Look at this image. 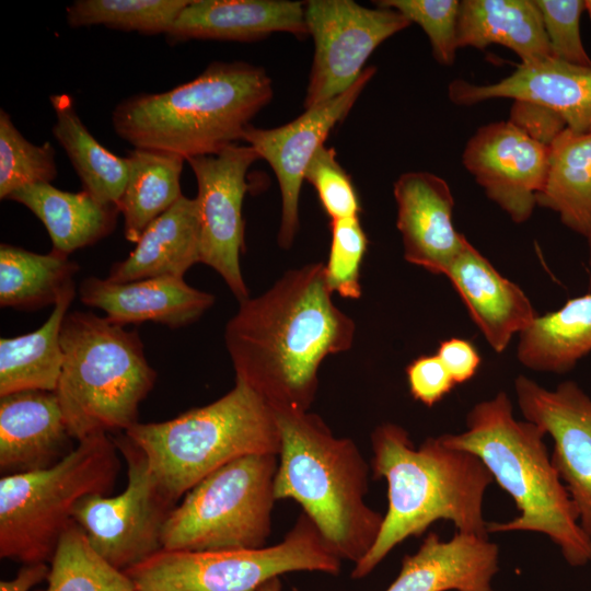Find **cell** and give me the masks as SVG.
Wrapping results in <instances>:
<instances>
[{
  "label": "cell",
  "mask_w": 591,
  "mask_h": 591,
  "mask_svg": "<svg viewBox=\"0 0 591 591\" xmlns=\"http://www.w3.org/2000/svg\"><path fill=\"white\" fill-rule=\"evenodd\" d=\"M332 242L325 276L329 290L346 299L361 296L360 267L368 239L359 217L331 221Z\"/></svg>",
  "instance_id": "obj_37"
},
{
  "label": "cell",
  "mask_w": 591,
  "mask_h": 591,
  "mask_svg": "<svg viewBox=\"0 0 591 591\" xmlns=\"http://www.w3.org/2000/svg\"><path fill=\"white\" fill-rule=\"evenodd\" d=\"M8 199L30 209L45 225L53 251L65 255L109 235L120 213L117 206L102 204L83 189L65 192L50 183L25 186Z\"/></svg>",
  "instance_id": "obj_26"
},
{
  "label": "cell",
  "mask_w": 591,
  "mask_h": 591,
  "mask_svg": "<svg viewBox=\"0 0 591 591\" xmlns=\"http://www.w3.org/2000/svg\"><path fill=\"white\" fill-rule=\"evenodd\" d=\"M113 438L127 463V486L114 497H84L72 519L92 548L125 571L163 548L162 532L177 503L159 484L144 452L125 432Z\"/></svg>",
  "instance_id": "obj_11"
},
{
  "label": "cell",
  "mask_w": 591,
  "mask_h": 591,
  "mask_svg": "<svg viewBox=\"0 0 591 591\" xmlns=\"http://www.w3.org/2000/svg\"><path fill=\"white\" fill-rule=\"evenodd\" d=\"M309 35L304 2L288 0H190L166 36L190 39L254 42L273 33Z\"/></svg>",
  "instance_id": "obj_23"
},
{
  "label": "cell",
  "mask_w": 591,
  "mask_h": 591,
  "mask_svg": "<svg viewBox=\"0 0 591 591\" xmlns=\"http://www.w3.org/2000/svg\"><path fill=\"white\" fill-rule=\"evenodd\" d=\"M537 425L513 417L505 392L477 403L466 416V430L440 436L442 442L475 454L513 499L519 514L507 522H488L487 531L545 534L566 561H591V536L579 523L577 508L561 482Z\"/></svg>",
  "instance_id": "obj_3"
},
{
  "label": "cell",
  "mask_w": 591,
  "mask_h": 591,
  "mask_svg": "<svg viewBox=\"0 0 591 591\" xmlns=\"http://www.w3.org/2000/svg\"><path fill=\"white\" fill-rule=\"evenodd\" d=\"M48 564L23 565L11 580L0 581V591H30L47 578Z\"/></svg>",
  "instance_id": "obj_43"
},
{
  "label": "cell",
  "mask_w": 591,
  "mask_h": 591,
  "mask_svg": "<svg viewBox=\"0 0 591 591\" xmlns=\"http://www.w3.org/2000/svg\"><path fill=\"white\" fill-rule=\"evenodd\" d=\"M517 356L535 371L564 373L591 351V293L537 315L519 335Z\"/></svg>",
  "instance_id": "obj_29"
},
{
  "label": "cell",
  "mask_w": 591,
  "mask_h": 591,
  "mask_svg": "<svg viewBox=\"0 0 591 591\" xmlns=\"http://www.w3.org/2000/svg\"><path fill=\"white\" fill-rule=\"evenodd\" d=\"M278 455L251 454L195 485L169 515L162 546L172 551L254 549L271 533Z\"/></svg>",
  "instance_id": "obj_9"
},
{
  "label": "cell",
  "mask_w": 591,
  "mask_h": 591,
  "mask_svg": "<svg viewBox=\"0 0 591 591\" xmlns=\"http://www.w3.org/2000/svg\"><path fill=\"white\" fill-rule=\"evenodd\" d=\"M63 362L55 391L71 437L125 432L157 372L138 332L90 312H68L60 332Z\"/></svg>",
  "instance_id": "obj_6"
},
{
  "label": "cell",
  "mask_w": 591,
  "mask_h": 591,
  "mask_svg": "<svg viewBox=\"0 0 591 591\" xmlns=\"http://www.w3.org/2000/svg\"><path fill=\"white\" fill-rule=\"evenodd\" d=\"M445 276L496 352L538 315L522 289L500 275L466 237Z\"/></svg>",
  "instance_id": "obj_21"
},
{
  "label": "cell",
  "mask_w": 591,
  "mask_h": 591,
  "mask_svg": "<svg viewBox=\"0 0 591 591\" xmlns=\"http://www.w3.org/2000/svg\"><path fill=\"white\" fill-rule=\"evenodd\" d=\"M341 559L302 513L281 542L254 549L162 548L125 570L137 591H255L291 571L337 575Z\"/></svg>",
  "instance_id": "obj_10"
},
{
  "label": "cell",
  "mask_w": 591,
  "mask_h": 591,
  "mask_svg": "<svg viewBox=\"0 0 591 591\" xmlns=\"http://www.w3.org/2000/svg\"><path fill=\"white\" fill-rule=\"evenodd\" d=\"M200 263V224L196 198L182 196L142 232L134 251L112 265L113 282L174 277L183 278Z\"/></svg>",
  "instance_id": "obj_24"
},
{
  "label": "cell",
  "mask_w": 591,
  "mask_h": 591,
  "mask_svg": "<svg viewBox=\"0 0 591 591\" xmlns=\"http://www.w3.org/2000/svg\"><path fill=\"white\" fill-rule=\"evenodd\" d=\"M50 142L34 144L25 139L10 115L0 109V198L33 184L50 183L57 176Z\"/></svg>",
  "instance_id": "obj_35"
},
{
  "label": "cell",
  "mask_w": 591,
  "mask_h": 591,
  "mask_svg": "<svg viewBox=\"0 0 591 591\" xmlns=\"http://www.w3.org/2000/svg\"><path fill=\"white\" fill-rule=\"evenodd\" d=\"M255 591H281V582H280L279 577H275V578L266 581L264 584H262Z\"/></svg>",
  "instance_id": "obj_44"
},
{
  "label": "cell",
  "mask_w": 591,
  "mask_h": 591,
  "mask_svg": "<svg viewBox=\"0 0 591 591\" xmlns=\"http://www.w3.org/2000/svg\"><path fill=\"white\" fill-rule=\"evenodd\" d=\"M584 11H587L591 21V0H584Z\"/></svg>",
  "instance_id": "obj_45"
},
{
  "label": "cell",
  "mask_w": 591,
  "mask_h": 591,
  "mask_svg": "<svg viewBox=\"0 0 591 591\" xmlns=\"http://www.w3.org/2000/svg\"><path fill=\"white\" fill-rule=\"evenodd\" d=\"M79 296L83 304L102 310L113 324L152 322L171 328L196 322L216 300L174 277L113 282L90 276L81 282Z\"/></svg>",
  "instance_id": "obj_20"
},
{
  "label": "cell",
  "mask_w": 591,
  "mask_h": 591,
  "mask_svg": "<svg viewBox=\"0 0 591 591\" xmlns=\"http://www.w3.org/2000/svg\"><path fill=\"white\" fill-rule=\"evenodd\" d=\"M406 376L412 396L428 407L440 402L456 385L437 354L413 360L406 368Z\"/></svg>",
  "instance_id": "obj_40"
},
{
  "label": "cell",
  "mask_w": 591,
  "mask_h": 591,
  "mask_svg": "<svg viewBox=\"0 0 591 591\" xmlns=\"http://www.w3.org/2000/svg\"><path fill=\"white\" fill-rule=\"evenodd\" d=\"M55 392L21 391L0 396L2 476L54 466L76 448Z\"/></svg>",
  "instance_id": "obj_19"
},
{
  "label": "cell",
  "mask_w": 591,
  "mask_h": 591,
  "mask_svg": "<svg viewBox=\"0 0 591 591\" xmlns=\"http://www.w3.org/2000/svg\"><path fill=\"white\" fill-rule=\"evenodd\" d=\"M304 16L314 43L304 109L348 90L371 54L410 25L393 9H370L352 0H309Z\"/></svg>",
  "instance_id": "obj_12"
},
{
  "label": "cell",
  "mask_w": 591,
  "mask_h": 591,
  "mask_svg": "<svg viewBox=\"0 0 591 591\" xmlns=\"http://www.w3.org/2000/svg\"><path fill=\"white\" fill-rule=\"evenodd\" d=\"M56 121L53 134L74 167L83 190L105 205L117 206L124 194L129 164L105 149L81 121L68 94L49 97Z\"/></svg>",
  "instance_id": "obj_30"
},
{
  "label": "cell",
  "mask_w": 591,
  "mask_h": 591,
  "mask_svg": "<svg viewBox=\"0 0 591 591\" xmlns=\"http://www.w3.org/2000/svg\"><path fill=\"white\" fill-rule=\"evenodd\" d=\"M514 390L525 420L553 438V465L591 536V398L572 381L549 391L519 375Z\"/></svg>",
  "instance_id": "obj_16"
},
{
  "label": "cell",
  "mask_w": 591,
  "mask_h": 591,
  "mask_svg": "<svg viewBox=\"0 0 591 591\" xmlns=\"http://www.w3.org/2000/svg\"><path fill=\"white\" fill-rule=\"evenodd\" d=\"M47 587L42 591H137L134 581L90 545L72 522L49 563Z\"/></svg>",
  "instance_id": "obj_33"
},
{
  "label": "cell",
  "mask_w": 591,
  "mask_h": 591,
  "mask_svg": "<svg viewBox=\"0 0 591 591\" xmlns=\"http://www.w3.org/2000/svg\"><path fill=\"white\" fill-rule=\"evenodd\" d=\"M69 255L53 251L37 254L2 243L0 245V305L35 311L55 305L61 294L76 286L79 265Z\"/></svg>",
  "instance_id": "obj_32"
},
{
  "label": "cell",
  "mask_w": 591,
  "mask_h": 591,
  "mask_svg": "<svg viewBox=\"0 0 591 591\" xmlns=\"http://www.w3.org/2000/svg\"><path fill=\"white\" fill-rule=\"evenodd\" d=\"M497 44L512 50L520 63L553 57L541 12L534 0H463L457 20V47L485 49Z\"/></svg>",
  "instance_id": "obj_25"
},
{
  "label": "cell",
  "mask_w": 591,
  "mask_h": 591,
  "mask_svg": "<svg viewBox=\"0 0 591 591\" xmlns=\"http://www.w3.org/2000/svg\"><path fill=\"white\" fill-rule=\"evenodd\" d=\"M354 320L333 301L325 264L287 270L268 290L240 302L224 343L242 382L275 413L309 412L323 360L350 349Z\"/></svg>",
  "instance_id": "obj_1"
},
{
  "label": "cell",
  "mask_w": 591,
  "mask_h": 591,
  "mask_svg": "<svg viewBox=\"0 0 591 591\" xmlns=\"http://www.w3.org/2000/svg\"><path fill=\"white\" fill-rule=\"evenodd\" d=\"M108 433L86 437L51 467L0 478V557L22 565L49 564L73 522L77 505L107 495L120 471Z\"/></svg>",
  "instance_id": "obj_8"
},
{
  "label": "cell",
  "mask_w": 591,
  "mask_h": 591,
  "mask_svg": "<svg viewBox=\"0 0 591 591\" xmlns=\"http://www.w3.org/2000/svg\"><path fill=\"white\" fill-rule=\"evenodd\" d=\"M542 15L553 58L591 66L580 35L584 0H534Z\"/></svg>",
  "instance_id": "obj_39"
},
{
  "label": "cell",
  "mask_w": 591,
  "mask_h": 591,
  "mask_svg": "<svg viewBox=\"0 0 591 591\" xmlns=\"http://www.w3.org/2000/svg\"><path fill=\"white\" fill-rule=\"evenodd\" d=\"M536 141L551 146L566 124L554 112L528 102L513 101L508 119Z\"/></svg>",
  "instance_id": "obj_41"
},
{
  "label": "cell",
  "mask_w": 591,
  "mask_h": 591,
  "mask_svg": "<svg viewBox=\"0 0 591 591\" xmlns=\"http://www.w3.org/2000/svg\"><path fill=\"white\" fill-rule=\"evenodd\" d=\"M436 354L450 372L455 384L471 380L482 361L475 346L470 340L457 337L442 340Z\"/></svg>",
  "instance_id": "obj_42"
},
{
  "label": "cell",
  "mask_w": 591,
  "mask_h": 591,
  "mask_svg": "<svg viewBox=\"0 0 591 591\" xmlns=\"http://www.w3.org/2000/svg\"><path fill=\"white\" fill-rule=\"evenodd\" d=\"M190 0H76L66 9L69 26L104 25L154 35L167 32Z\"/></svg>",
  "instance_id": "obj_34"
},
{
  "label": "cell",
  "mask_w": 591,
  "mask_h": 591,
  "mask_svg": "<svg viewBox=\"0 0 591 591\" xmlns=\"http://www.w3.org/2000/svg\"><path fill=\"white\" fill-rule=\"evenodd\" d=\"M276 415V499L297 501L338 557L356 565L373 546L384 518L364 501L368 464L351 439L334 436L316 414Z\"/></svg>",
  "instance_id": "obj_5"
},
{
  "label": "cell",
  "mask_w": 591,
  "mask_h": 591,
  "mask_svg": "<svg viewBox=\"0 0 591 591\" xmlns=\"http://www.w3.org/2000/svg\"><path fill=\"white\" fill-rule=\"evenodd\" d=\"M125 433L144 452L163 490L176 503L195 485L242 456L279 454L274 409L242 382L217 401L161 422H137Z\"/></svg>",
  "instance_id": "obj_7"
},
{
  "label": "cell",
  "mask_w": 591,
  "mask_h": 591,
  "mask_svg": "<svg viewBox=\"0 0 591 591\" xmlns=\"http://www.w3.org/2000/svg\"><path fill=\"white\" fill-rule=\"evenodd\" d=\"M258 159L250 144L233 143L216 155L186 160L197 182L200 263L221 276L239 302L250 298L240 265L245 248L242 206L250 188L247 171Z\"/></svg>",
  "instance_id": "obj_13"
},
{
  "label": "cell",
  "mask_w": 591,
  "mask_h": 591,
  "mask_svg": "<svg viewBox=\"0 0 591 591\" xmlns=\"http://www.w3.org/2000/svg\"><path fill=\"white\" fill-rule=\"evenodd\" d=\"M537 206L555 211L563 224L591 234V131L565 128L551 143L548 170Z\"/></svg>",
  "instance_id": "obj_28"
},
{
  "label": "cell",
  "mask_w": 591,
  "mask_h": 591,
  "mask_svg": "<svg viewBox=\"0 0 591 591\" xmlns=\"http://www.w3.org/2000/svg\"><path fill=\"white\" fill-rule=\"evenodd\" d=\"M549 147L510 120L479 127L467 140L462 164L515 223L528 221L537 206L548 170Z\"/></svg>",
  "instance_id": "obj_15"
},
{
  "label": "cell",
  "mask_w": 591,
  "mask_h": 591,
  "mask_svg": "<svg viewBox=\"0 0 591 591\" xmlns=\"http://www.w3.org/2000/svg\"><path fill=\"white\" fill-rule=\"evenodd\" d=\"M273 97L264 68L244 61L210 63L198 77L160 93H139L112 113L118 137L135 149L183 157L216 155L242 140Z\"/></svg>",
  "instance_id": "obj_4"
},
{
  "label": "cell",
  "mask_w": 591,
  "mask_h": 591,
  "mask_svg": "<svg viewBox=\"0 0 591 591\" xmlns=\"http://www.w3.org/2000/svg\"><path fill=\"white\" fill-rule=\"evenodd\" d=\"M498 545L488 537L456 532L443 541L429 532L418 551L403 558L386 591H494Z\"/></svg>",
  "instance_id": "obj_22"
},
{
  "label": "cell",
  "mask_w": 591,
  "mask_h": 591,
  "mask_svg": "<svg viewBox=\"0 0 591 591\" xmlns=\"http://www.w3.org/2000/svg\"><path fill=\"white\" fill-rule=\"evenodd\" d=\"M126 158L129 175L118 209L124 217L125 237L137 243L144 229L183 196L185 159L147 149H134Z\"/></svg>",
  "instance_id": "obj_31"
},
{
  "label": "cell",
  "mask_w": 591,
  "mask_h": 591,
  "mask_svg": "<svg viewBox=\"0 0 591 591\" xmlns=\"http://www.w3.org/2000/svg\"><path fill=\"white\" fill-rule=\"evenodd\" d=\"M375 71V67H366L348 90L306 108L283 126L257 128L248 125L244 130L242 140L270 165L278 179L281 220L277 242L281 248L289 250L299 231V198L306 167L332 129L351 111Z\"/></svg>",
  "instance_id": "obj_14"
},
{
  "label": "cell",
  "mask_w": 591,
  "mask_h": 591,
  "mask_svg": "<svg viewBox=\"0 0 591 591\" xmlns=\"http://www.w3.org/2000/svg\"><path fill=\"white\" fill-rule=\"evenodd\" d=\"M74 297L76 286L61 294L36 331L0 339V396L31 390L56 391L63 362L60 332Z\"/></svg>",
  "instance_id": "obj_27"
},
{
  "label": "cell",
  "mask_w": 591,
  "mask_h": 591,
  "mask_svg": "<svg viewBox=\"0 0 591 591\" xmlns=\"http://www.w3.org/2000/svg\"><path fill=\"white\" fill-rule=\"evenodd\" d=\"M374 478L387 484V510L368 554L355 565L354 579L368 576L398 544L421 535L438 520L456 532L488 537L483 501L494 477L475 454L452 449L439 437L415 448L401 426L385 422L371 434Z\"/></svg>",
  "instance_id": "obj_2"
},
{
  "label": "cell",
  "mask_w": 591,
  "mask_h": 591,
  "mask_svg": "<svg viewBox=\"0 0 591 591\" xmlns=\"http://www.w3.org/2000/svg\"><path fill=\"white\" fill-rule=\"evenodd\" d=\"M393 194L405 260L445 275L465 240L453 224L454 198L449 184L433 173L410 171L394 182Z\"/></svg>",
  "instance_id": "obj_18"
},
{
  "label": "cell",
  "mask_w": 591,
  "mask_h": 591,
  "mask_svg": "<svg viewBox=\"0 0 591 591\" xmlns=\"http://www.w3.org/2000/svg\"><path fill=\"white\" fill-rule=\"evenodd\" d=\"M448 96L470 106L494 99H511L543 106L557 114L573 132L591 131V66L556 58L519 63L508 77L487 84L453 80Z\"/></svg>",
  "instance_id": "obj_17"
},
{
  "label": "cell",
  "mask_w": 591,
  "mask_h": 591,
  "mask_svg": "<svg viewBox=\"0 0 591 591\" xmlns=\"http://www.w3.org/2000/svg\"><path fill=\"white\" fill-rule=\"evenodd\" d=\"M304 179L315 188L331 221L359 217L361 208L356 188L338 162L334 148L324 144L316 151Z\"/></svg>",
  "instance_id": "obj_38"
},
{
  "label": "cell",
  "mask_w": 591,
  "mask_h": 591,
  "mask_svg": "<svg viewBox=\"0 0 591 591\" xmlns=\"http://www.w3.org/2000/svg\"><path fill=\"white\" fill-rule=\"evenodd\" d=\"M376 7L393 9L409 22L418 24L427 35L432 56L442 66L454 63L457 47V0H380Z\"/></svg>",
  "instance_id": "obj_36"
},
{
  "label": "cell",
  "mask_w": 591,
  "mask_h": 591,
  "mask_svg": "<svg viewBox=\"0 0 591 591\" xmlns=\"http://www.w3.org/2000/svg\"><path fill=\"white\" fill-rule=\"evenodd\" d=\"M588 244H589V267L591 271V234L588 236Z\"/></svg>",
  "instance_id": "obj_46"
}]
</instances>
